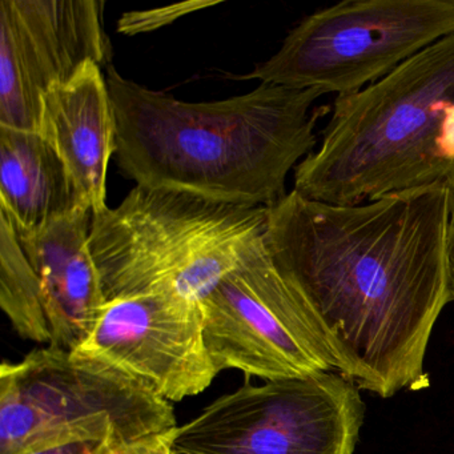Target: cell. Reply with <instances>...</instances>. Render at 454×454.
Instances as JSON below:
<instances>
[{
    "instance_id": "9c48e42d",
    "label": "cell",
    "mask_w": 454,
    "mask_h": 454,
    "mask_svg": "<svg viewBox=\"0 0 454 454\" xmlns=\"http://www.w3.org/2000/svg\"><path fill=\"white\" fill-rule=\"evenodd\" d=\"M105 2L2 0L0 126L39 132L42 102L84 66L111 57Z\"/></svg>"
},
{
    "instance_id": "8992f818",
    "label": "cell",
    "mask_w": 454,
    "mask_h": 454,
    "mask_svg": "<svg viewBox=\"0 0 454 454\" xmlns=\"http://www.w3.org/2000/svg\"><path fill=\"white\" fill-rule=\"evenodd\" d=\"M454 34V0H352L320 10L244 81L355 94Z\"/></svg>"
},
{
    "instance_id": "52a82bcc",
    "label": "cell",
    "mask_w": 454,
    "mask_h": 454,
    "mask_svg": "<svg viewBox=\"0 0 454 454\" xmlns=\"http://www.w3.org/2000/svg\"><path fill=\"white\" fill-rule=\"evenodd\" d=\"M337 371L247 384L172 432L176 454H353L365 406Z\"/></svg>"
},
{
    "instance_id": "8fae6325",
    "label": "cell",
    "mask_w": 454,
    "mask_h": 454,
    "mask_svg": "<svg viewBox=\"0 0 454 454\" xmlns=\"http://www.w3.org/2000/svg\"><path fill=\"white\" fill-rule=\"evenodd\" d=\"M92 209L79 208L38 230L17 231L41 284L50 347L74 350L89 336L107 299L90 249Z\"/></svg>"
},
{
    "instance_id": "6da1fadb",
    "label": "cell",
    "mask_w": 454,
    "mask_h": 454,
    "mask_svg": "<svg viewBox=\"0 0 454 454\" xmlns=\"http://www.w3.org/2000/svg\"><path fill=\"white\" fill-rule=\"evenodd\" d=\"M454 188L350 206L291 191L268 208L264 241L333 358L382 398L427 384L425 353L449 302Z\"/></svg>"
},
{
    "instance_id": "30bf717a",
    "label": "cell",
    "mask_w": 454,
    "mask_h": 454,
    "mask_svg": "<svg viewBox=\"0 0 454 454\" xmlns=\"http://www.w3.org/2000/svg\"><path fill=\"white\" fill-rule=\"evenodd\" d=\"M73 352L113 366L169 403L200 395L219 374L201 304L172 294L110 300Z\"/></svg>"
},
{
    "instance_id": "7c38bea8",
    "label": "cell",
    "mask_w": 454,
    "mask_h": 454,
    "mask_svg": "<svg viewBox=\"0 0 454 454\" xmlns=\"http://www.w3.org/2000/svg\"><path fill=\"white\" fill-rule=\"evenodd\" d=\"M39 134L62 159L92 214L107 208L116 129L107 79L98 63L43 98Z\"/></svg>"
},
{
    "instance_id": "d6986e66",
    "label": "cell",
    "mask_w": 454,
    "mask_h": 454,
    "mask_svg": "<svg viewBox=\"0 0 454 454\" xmlns=\"http://www.w3.org/2000/svg\"><path fill=\"white\" fill-rule=\"evenodd\" d=\"M110 454H123L121 453V446H116V448H114Z\"/></svg>"
},
{
    "instance_id": "5bb4252c",
    "label": "cell",
    "mask_w": 454,
    "mask_h": 454,
    "mask_svg": "<svg viewBox=\"0 0 454 454\" xmlns=\"http://www.w3.org/2000/svg\"><path fill=\"white\" fill-rule=\"evenodd\" d=\"M0 307L22 339L51 345L41 284L26 259L14 227L0 212Z\"/></svg>"
},
{
    "instance_id": "2e32d148",
    "label": "cell",
    "mask_w": 454,
    "mask_h": 454,
    "mask_svg": "<svg viewBox=\"0 0 454 454\" xmlns=\"http://www.w3.org/2000/svg\"><path fill=\"white\" fill-rule=\"evenodd\" d=\"M116 446L108 441L74 440L43 446L27 454H110Z\"/></svg>"
},
{
    "instance_id": "ba28073f",
    "label": "cell",
    "mask_w": 454,
    "mask_h": 454,
    "mask_svg": "<svg viewBox=\"0 0 454 454\" xmlns=\"http://www.w3.org/2000/svg\"><path fill=\"white\" fill-rule=\"evenodd\" d=\"M207 347L217 371L272 381L336 371L333 358L264 236L201 302Z\"/></svg>"
},
{
    "instance_id": "277c9868",
    "label": "cell",
    "mask_w": 454,
    "mask_h": 454,
    "mask_svg": "<svg viewBox=\"0 0 454 454\" xmlns=\"http://www.w3.org/2000/svg\"><path fill=\"white\" fill-rule=\"evenodd\" d=\"M267 214L137 185L92 216L90 249L106 299L163 294L201 304L264 236Z\"/></svg>"
},
{
    "instance_id": "e0dca14e",
    "label": "cell",
    "mask_w": 454,
    "mask_h": 454,
    "mask_svg": "<svg viewBox=\"0 0 454 454\" xmlns=\"http://www.w3.org/2000/svg\"><path fill=\"white\" fill-rule=\"evenodd\" d=\"M174 432V430H172ZM172 432L121 446L123 454H176L172 449Z\"/></svg>"
},
{
    "instance_id": "3957f363",
    "label": "cell",
    "mask_w": 454,
    "mask_h": 454,
    "mask_svg": "<svg viewBox=\"0 0 454 454\" xmlns=\"http://www.w3.org/2000/svg\"><path fill=\"white\" fill-rule=\"evenodd\" d=\"M318 150L294 168L300 195L350 206L454 188V34L355 94L337 97Z\"/></svg>"
},
{
    "instance_id": "7a4b0ae2",
    "label": "cell",
    "mask_w": 454,
    "mask_h": 454,
    "mask_svg": "<svg viewBox=\"0 0 454 454\" xmlns=\"http://www.w3.org/2000/svg\"><path fill=\"white\" fill-rule=\"evenodd\" d=\"M121 174L147 188L232 206L270 208L289 172L315 148L316 90L260 83L248 94L188 103L123 78L108 66Z\"/></svg>"
},
{
    "instance_id": "9a60e30c",
    "label": "cell",
    "mask_w": 454,
    "mask_h": 454,
    "mask_svg": "<svg viewBox=\"0 0 454 454\" xmlns=\"http://www.w3.org/2000/svg\"><path fill=\"white\" fill-rule=\"evenodd\" d=\"M220 2H184V4H172V6L161 7V9L147 10V12H127L119 20L118 31L124 35H137V34L150 33L159 30L164 26L171 25L175 20L200 12L208 7L216 6Z\"/></svg>"
},
{
    "instance_id": "5b68a950",
    "label": "cell",
    "mask_w": 454,
    "mask_h": 454,
    "mask_svg": "<svg viewBox=\"0 0 454 454\" xmlns=\"http://www.w3.org/2000/svg\"><path fill=\"white\" fill-rule=\"evenodd\" d=\"M176 427L169 401L73 350L47 345L0 366V454L74 440L126 446Z\"/></svg>"
},
{
    "instance_id": "ac0fdd59",
    "label": "cell",
    "mask_w": 454,
    "mask_h": 454,
    "mask_svg": "<svg viewBox=\"0 0 454 454\" xmlns=\"http://www.w3.org/2000/svg\"><path fill=\"white\" fill-rule=\"evenodd\" d=\"M449 302L454 301V209L448 232Z\"/></svg>"
},
{
    "instance_id": "4fadbf2b",
    "label": "cell",
    "mask_w": 454,
    "mask_h": 454,
    "mask_svg": "<svg viewBox=\"0 0 454 454\" xmlns=\"http://www.w3.org/2000/svg\"><path fill=\"white\" fill-rule=\"evenodd\" d=\"M84 207L67 167L39 132L0 126V212L15 230H38Z\"/></svg>"
}]
</instances>
